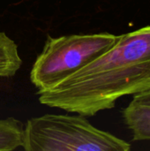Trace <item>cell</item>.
I'll list each match as a JSON object with an SVG mask.
<instances>
[{
    "mask_svg": "<svg viewBox=\"0 0 150 151\" xmlns=\"http://www.w3.org/2000/svg\"><path fill=\"white\" fill-rule=\"evenodd\" d=\"M149 90L150 25L118 35L103 54L37 95L41 104L92 117L123 96Z\"/></svg>",
    "mask_w": 150,
    "mask_h": 151,
    "instance_id": "1",
    "label": "cell"
},
{
    "mask_svg": "<svg viewBox=\"0 0 150 151\" xmlns=\"http://www.w3.org/2000/svg\"><path fill=\"white\" fill-rule=\"evenodd\" d=\"M26 151H128L131 146L109 132L94 127L86 118L45 114L24 125Z\"/></svg>",
    "mask_w": 150,
    "mask_h": 151,
    "instance_id": "2",
    "label": "cell"
},
{
    "mask_svg": "<svg viewBox=\"0 0 150 151\" xmlns=\"http://www.w3.org/2000/svg\"><path fill=\"white\" fill-rule=\"evenodd\" d=\"M118 39L107 32L48 36L32 65L30 81L37 91L48 89L103 54Z\"/></svg>",
    "mask_w": 150,
    "mask_h": 151,
    "instance_id": "3",
    "label": "cell"
},
{
    "mask_svg": "<svg viewBox=\"0 0 150 151\" xmlns=\"http://www.w3.org/2000/svg\"><path fill=\"white\" fill-rule=\"evenodd\" d=\"M123 118L133 141H150V90L133 96L123 110Z\"/></svg>",
    "mask_w": 150,
    "mask_h": 151,
    "instance_id": "4",
    "label": "cell"
},
{
    "mask_svg": "<svg viewBox=\"0 0 150 151\" xmlns=\"http://www.w3.org/2000/svg\"><path fill=\"white\" fill-rule=\"evenodd\" d=\"M22 65L18 45L4 32L0 31V78L14 76Z\"/></svg>",
    "mask_w": 150,
    "mask_h": 151,
    "instance_id": "5",
    "label": "cell"
},
{
    "mask_svg": "<svg viewBox=\"0 0 150 151\" xmlns=\"http://www.w3.org/2000/svg\"><path fill=\"white\" fill-rule=\"evenodd\" d=\"M24 124L12 117L0 119V151L20 148L23 142Z\"/></svg>",
    "mask_w": 150,
    "mask_h": 151,
    "instance_id": "6",
    "label": "cell"
}]
</instances>
